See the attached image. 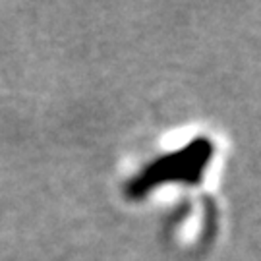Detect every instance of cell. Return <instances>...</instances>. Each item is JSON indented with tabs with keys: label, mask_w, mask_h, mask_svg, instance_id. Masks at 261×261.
Returning <instances> with one entry per match:
<instances>
[{
	"label": "cell",
	"mask_w": 261,
	"mask_h": 261,
	"mask_svg": "<svg viewBox=\"0 0 261 261\" xmlns=\"http://www.w3.org/2000/svg\"><path fill=\"white\" fill-rule=\"evenodd\" d=\"M213 157V140L207 136H197L178 149L151 159L140 172L126 182L124 194L132 201H140L167 184L197 186L201 184Z\"/></svg>",
	"instance_id": "6da1fadb"
}]
</instances>
